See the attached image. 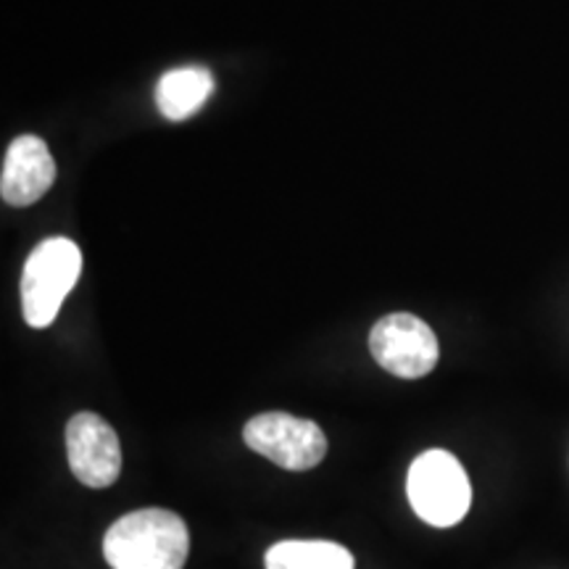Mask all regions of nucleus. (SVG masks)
Returning a JSON list of instances; mask_svg holds the SVG:
<instances>
[{
	"instance_id": "1",
	"label": "nucleus",
	"mask_w": 569,
	"mask_h": 569,
	"mask_svg": "<svg viewBox=\"0 0 569 569\" xmlns=\"http://www.w3.org/2000/svg\"><path fill=\"white\" fill-rule=\"evenodd\" d=\"M190 553V532L169 509H138L119 517L103 538L111 569H182Z\"/></svg>"
},
{
	"instance_id": "2",
	"label": "nucleus",
	"mask_w": 569,
	"mask_h": 569,
	"mask_svg": "<svg viewBox=\"0 0 569 569\" xmlns=\"http://www.w3.org/2000/svg\"><path fill=\"white\" fill-rule=\"evenodd\" d=\"M82 272V251L69 238H48L27 256L21 272V315L42 330L59 317L63 298L71 293Z\"/></svg>"
},
{
	"instance_id": "3",
	"label": "nucleus",
	"mask_w": 569,
	"mask_h": 569,
	"mask_svg": "<svg viewBox=\"0 0 569 569\" xmlns=\"http://www.w3.org/2000/svg\"><path fill=\"white\" fill-rule=\"evenodd\" d=\"M407 493L417 517L432 528L459 525L472 503V486L465 467L443 448H432L417 457L409 467Z\"/></svg>"
},
{
	"instance_id": "4",
	"label": "nucleus",
	"mask_w": 569,
	"mask_h": 569,
	"mask_svg": "<svg viewBox=\"0 0 569 569\" xmlns=\"http://www.w3.org/2000/svg\"><path fill=\"white\" fill-rule=\"evenodd\" d=\"M243 440L251 451L274 461L290 472L315 469L327 457V436L311 419H298L284 411H267L246 425Z\"/></svg>"
},
{
	"instance_id": "5",
	"label": "nucleus",
	"mask_w": 569,
	"mask_h": 569,
	"mask_svg": "<svg viewBox=\"0 0 569 569\" xmlns=\"http://www.w3.org/2000/svg\"><path fill=\"white\" fill-rule=\"evenodd\" d=\"M369 351L386 372L401 380H419L438 367V338L432 327L415 315L398 311L382 317L369 332Z\"/></svg>"
},
{
	"instance_id": "6",
	"label": "nucleus",
	"mask_w": 569,
	"mask_h": 569,
	"mask_svg": "<svg viewBox=\"0 0 569 569\" xmlns=\"http://www.w3.org/2000/svg\"><path fill=\"white\" fill-rule=\"evenodd\" d=\"M67 457L71 475L88 488H109L122 475V446L117 430L92 411H80L69 419Z\"/></svg>"
},
{
	"instance_id": "7",
	"label": "nucleus",
	"mask_w": 569,
	"mask_h": 569,
	"mask_svg": "<svg viewBox=\"0 0 569 569\" xmlns=\"http://www.w3.org/2000/svg\"><path fill=\"white\" fill-rule=\"evenodd\" d=\"M56 182V161L34 134H21L9 146L0 172V196L9 206L24 209L38 203Z\"/></svg>"
},
{
	"instance_id": "8",
	"label": "nucleus",
	"mask_w": 569,
	"mask_h": 569,
	"mask_svg": "<svg viewBox=\"0 0 569 569\" xmlns=\"http://www.w3.org/2000/svg\"><path fill=\"white\" fill-rule=\"evenodd\" d=\"M213 92V74L206 67L169 69L156 84V106L169 122H184L203 109Z\"/></svg>"
},
{
	"instance_id": "9",
	"label": "nucleus",
	"mask_w": 569,
	"mask_h": 569,
	"mask_svg": "<svg viewBox=\"0 0 569 569\" xmlns=\"http://www.w3.org/2000/svg\"><path fill=\"white\" fill-rule=\"evenodd\" d=\"M267 569H353V553L332 540H280L264 557Z\"/></svg>"
}]
</instances>
